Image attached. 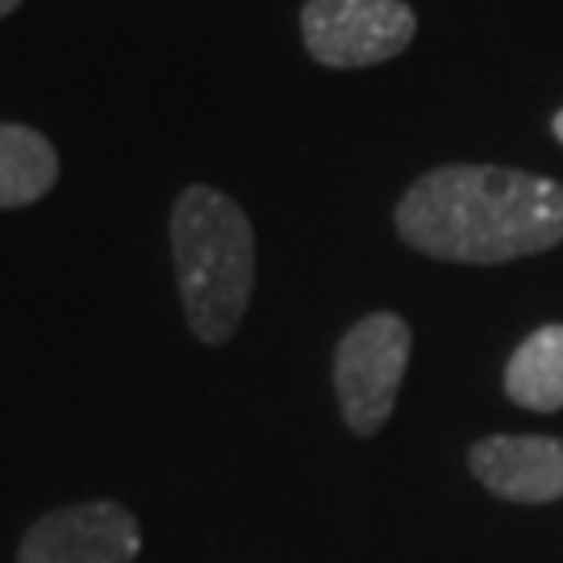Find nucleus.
I'll return each instance as SVG.
<instances>
[{"mask_svg":"<svg viewBox=\"0 0 563 563\" xmlns=\"http://www.w3.org/2000/svg\"><path fill=\"white\" fill-rule=\"evenodd\" d=\"M505 393L509 401L555 413L563 409V325H543L509 355L505 363Z\"/></svg>","mask_w":563,"mask_h":563,"instance_id":"8","label":"nucleus"},{"mask_svg":"<svg viewBox=\"0 0 563 563\" xmlns=\"http://www.w3.org/2000/svg\"><path fill=\"white\" fill-rule=\"evenodd\" d=\"M409 351H413V330L397 313H367L342 334L334 351V393L342 418L360 439H372L393 418Z\"/></svg>","mask_w":563,"mask_h":563,"instance_id":"3","label":"nucleus"},{"mask_svg":"<svg viewBox=\"0 0 563 563\" xmlns=\"http://www.w3.org/2000/svg\"><path fill=\"white\" fill-rule=\"evenodd\" d=\"M551 130H555V139L563 142V109H560V113H555V121H551Z\"/></svg>","mask_w":563,"mask_h":563,"instance_id":"9","label":"nucleus"},{"mask_svg":"<svg viewBox=\"0 0 563 563\" xmlns=\"http://www.w3.org/2000/svg\"><path fill=\"white\" fill-rule=\"evenodd\" d=\"M59 180V155L51 139L30 125L0 121V209L42 201Z\"/></svg>","mask_w":563,"mask_h":563,"instance_id":"7","label":"nucleus"},{"mask_svg":"<svg viewBox=\"0 0 563 563\" xmlns=\"http://www.w3.org/2000/svg\"><path fill=\"white\" fill-rule=\"evenodd\" d=\"M18 4H21V0H0V18H4V13H13Z\"/></svg>","mask_w":563,"mask_h":563,"instance_id":"10","label":"nucleus"},{"mask_svg":"<svg viewBox=\"0 0 563 563\" xmlns=\"http://www.w3.org/2000/svg\"><path fill=\"white\" fill-rule=\"evenodd\" d=\"M172 251L188 325L201 342H230L255 292V230L239 201L192 184L172 209Z\"/></svg>","mask_w":563,"mask_h":563,"instance_id":"2","label":"nucleus"},{"mask_svg":"<svg viewBox=\"0 0 563 563\" xmlns=\"http://www.w3.org/2000/svg\"><path fill=\"white\" fill-rule=\"evenodd\" d=\"M418 18L405 0H309L301 38L322 67H376L405 55Z\"/></svg>","mask_w":563,"mask_h":563,"instance_id":"4","label":"nucleus"},{"mask_svg":"<svg viewBox=\"0 0 563 563\" xmlns=\"http://www.w3.org/2000/svg\"><path fill=\"white\" fill-rule=\"evenodd\" d=\"M142 551L139 518L118 501L51 509L25 530L18 563H134Z\"/></svg>","mask_w":563,"mask_h":563,"instance_id":"5","label":"nucleus"},{"mask_svg":"<svg viewBox=\"0 0 563 563\" xmlns=\"http://www.w3.org/2000/svg\"><path fill=\"white\" fill-rule=\"evenodd\" d=\"M397 234L446 263H509L563 242V184L451 163L434 167L397 205Z\"/></svg>","mask_w":563,"mask_h":563,"instance_id":"1","label":"nucleus"},{"mask_svg":"<svg viewBox=\"0 0 563 563\" xmlns=\"http://www.w3.org/2000/svg\"><path fill=\"white\" fill-rule=\"evenodd\" d=\"M476 481L505 501L547 505L563 497V443L543 434H497L472 446Z\"/></svg>","mask_w":563,"mask_h":563,"instance_id":"6","label":"nucleus"}]
</instances>
